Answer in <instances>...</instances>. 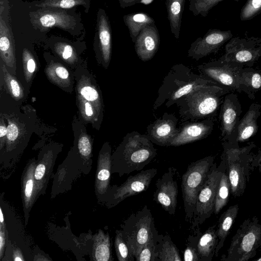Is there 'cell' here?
I'll list each match as a JSON object with an SVG mask.
<instances>
[{"label": "cell", "instance_id": "6da1fadb", "mask_svg": "<svg viewBox=\"0 0 261 261\" xmlns=\"http://www.w3.org/2000/svg\"><path fill=\"white\" fill-rule=\"evenodd\" d=\"M230 92L229 89L217 84L197 87L175 103L178 108L181 122L214 118L225 96Z\"/></svg>", "mask_w": 261, "mask_h": 261}, {"label": "cell", "instance_id": "7a4b0ae2", "mask_svg": "<svg viewBox=\"0 0 261 261\" xmlns=\"http://www.w3.org/2000/svg\"><path fill=\"white\" fill-rule=\"evenodd\" d=\"M157 155V149L147 135L128 133L113 157L112 168L120 176L142 170Z\"/></svg>", "mask_w": 261, "mask_h": 261}, {"label": "cell", "instance_id": "3957f363", "mask_svg": "<svg viewBox=\"0 0 261 261\" xmlns=\"http://www.w3.org/2000/svg\"><path fill=\"white\" fill-rule=\"evenodd\" d=\"M209 84L217 83L200 74H196L182 63L176 64L164 78L153 110H157L163 104L168 108L197 87Z\"/></svg>", "mask_w": 261, "mask_h": 261}, {"label": "cell", "instance_id": "277c9868", "mask_svg": "<svg viewBox=\"0 0 261 261\" xmlns=\"http://www.w3.org/2000/svg\"><path fill=\"white\" fill-rule=\"evenodd\" d=\"M222 146L223 150L221 159L226 165L231 195L234 198L239 197L244 194L247 183L249 181L252 172L251 164L254 155L252 150L256 146L251 142L241 147L237 141H223Z\"/></svg>", "mask_w": 261, "mask_h": 261}, {"label": "cell", "instance_id": "5b68a950", "mask_svg": "<svg viewBox=\"0 0 261 261\" xmlns=\"http://www.w3.org/2000/svg\"><path fill=\"white\" fill-rule=\"evenodd\" d=\"M261 248V224L255 216L245 219L231 239L222 261H248L254 257Z\"/></svg>", "mask_w": 261, "mask_h": 261}, {"label": "cell", "instance_id": "8992f818", "mask_svg": "<svg viewBox=\"0 0 261 261\" xmlns=\"http://www.w3.org/2000/svg\"><path fill=\"white\" fill-rule=\"evenodd\" d=\"M121 230L135 258L146 244L157 241L159 234L153 216L146 205L131 214L124 221Z\"/></svg>", "mask_w": 261, "mask_h": 261}, {"label": "cell", "instance_id": "52a82bcc", "mask_svg": "<svg viewBox=\"0 0 261 261\" xmlns=\"http://www.w3.org/2000/svg\"><path fill=\"white\" fill-rule=\"evenodd\" d=\"M215 157L208 155L191 163L181 177V188L186 220L191 222L197 195L203 186Z\"/></svg>", "mask_w": 261, "mask_h": 261}, {"label": "cell", "instance_id": "ba28073f", "mask_svg": "<svg viewBox=\"0 0 261 261\" xmlns=\"http://www.w3.org/2000/svg\"><path fill=\"white\" fill-rule=\"evenodd\" d=\"M224 166V162L222 159L218 166L216 163H214L197 195L193 216L190 222V228L194 232L200 229L199 225L214 213L216 191Z\"/></svg>", "mask_w": 261, "mask_h": 261}, {"label": "cell", "instance_id": "9c48e42d", "mask_svg": "<svg viewBox=\"0 0 261 261\" xmlns=\"http://www.w3.org/2000/svg\"><path fill=\"white\" fill-rule=\"evenodd\" d=\"M244 66L228 61L220 57L197 66L199 74L215 82L231 92H241L240 74Z\"/></svg>", "mask_w": 261, "mask_h": 261}, {"label": "cell", "instance_id": "30bf717a", "mask_svg": "<svg viewBox=\"0 0 261 261\" xmlns=\"http://www.w3.org/2000/svg\"><path fill=\"white\" fill-rule=\"evenodd\" d=\"M221 57L244 67H253L261 59V38L233 37L225 44Z\"/></svg>", "mask_w": 261, "mask_h": 261}, {"label": "cell", "instance_id": "8fae6325", "mask_svg": "<svg viewBox=\"0 0 261 261\" xmlns=\"http://www.w3.org/2000/svg\"><path fill=\"white\" fill-rule=\"evenodd\" d=\"M242 112L237 95L226 94L220 107L219 120L221 137L223 141H237V128Z\"/></svg>", "mask_w": 261, "mask_h": 261}, {"label": "cell", "instance_id": "7c38bea8", "mask_svg": "<svg viewBox=\"0 0 261 261\" xmlns=\"http://www.w3.org/2000/svg\"><path fill=\"white\" fill-rule=\"evenodd\" d=\"M233 37L230 30L210 29L203 37H199L191 44L188 56L198 61L218 51L220 48Z\"/></svg>", "mask_w": 261, "mask_h": 261}, {"label": "cell", "instance_id": "4fadbf2b", "mask_svg": "<svg viewBox=\"0 0 261 261\" xmlns=\"http://www.w3.org/2000/svg\"><path fill=\"white\" fill-rule=\"evenodd\" d=\"M176 171L175 169L170 167L158 178L153 195V200L171 215L175 214L177 203L178 185L174 178Z\"/></svg>", "mask_w": 261, "mask_h": 261}, {"label": "cell", "instance_id": "5bb4252c", "mask_svg": "<svg viewBox=\"0 0 261 261\" xmlns=\"http://www.w3.org/2000/svg\"><path fill=\"white\" fill-rule=\"evenodd\" d=\"M30 16L32 24L40 30L57 27L69 31L76 24L75 18L61 9L41 8L32 12Z\"/></svg>", "mask_w": 261, "mask_h": 261}, {"label": "cell", "instance_id": "9a60e30c", "mask_svg": "<svg viewBox=\"0 0 261 261\" xmlns=\"http://www.w3.org/2000/svg\"><path fill=\"white\" fill-rule=\"evenodd\" d=\"M157 172L156 168H151L128 176L124 182L116 187L111 204L116 205L127 198L146 191Z\"/></svg>", "mask_w": 261, "mask_h": 261}, {"label": "cell", "instance_id": "2e32d148", "mask_svg": "<svg viewBox=\"0 0 261 261\" xmlns=\"http://www.w3.org/2000/svg\"><path fill=\"white\" fill-rule=\"evenodd\" d=\"M178 120L174 114L165 112L147 127V136L154 144L170 146L178 132Z\"/></svg>", "mask_w": 261, "mask_h": 261}, {"label": "cell", "instance_id": "e0dca14e", "mask_svg": "<svg viewBox=\"0 0 261 261\" xmlns=\"http://www.w3.org/2000/svg\"><path fill=\"white\" fill-rule=\"evenodd\" d=\"M181 122L170 146H179L204 139L212 133L214 125V118Z\"/></svg>", "mask_w": 261, "mask_h": 261}, {"label": "cell", "instance_id": "ac0fdd59", "mask_svg": "<svg viewBox=\"0 0 261 261\" xmlns=\"http://www.w3.org/2000/svg\"><path fill=\"white\" fill-rule=\"evenodd\" d=\"M160 43V35L155 23L146 26L134 43L137 56L143 62L151 60L158 51Z\"/></svg>", "mask_w": 261, "mask_h": 261}, {"label": "cell", "instance_id": "d6986e66", "mask_svg": "<svg viewBox=\"0 0 261 261\" xmlns=\"http://www.w3.org/2000/svg\"><path fill=\"white\" fill-rule=\"evenodd\" d=\"M194 232L197 235L196 246L200 261H212L219 241L217 224L210 226L203 233L200 229Z\"/></svg>", "mask_w": 261, "mask_h": 261}, {"label": "cell", "instance_id": "ffe728a7", "mask_svg": "<svg viewBox=\"0 0 261 261\" xmlns=\"http://www.w3.org/2000/svg\"><path fill=\"white\" fill-rule=\"evenodd\" d=\"M261 106L253 103L240 120L237 128V141L238 143L245 142L254 136L257 132V119L260 116Z\"/></svg>", "mask_w": 261, "mask_h": 261}, {"label": "cell", "instance_id": "44dd1931", "mask_svg": "<svg viewBox=\"0 0 261 261\" xmlns=\"http://www.w3.org/2000/svg\"><path fill=\"white\" fill-rule=\"evenodd\" d=\"M239 208L238 204L229 206L222 214L218 220L217 224L219 241L215 251L216 257L218 256L219 251L223 247L225 241L230 232L231 227L237 217Z\"/></svg>", "mask_w": 261, "mask_h": 261}, {"label": "cell", "instance_id": "7402d4cb", "mask_svg": "<svg viewBox=\"0 0 261 261\" xmlns=\"http://www.w3.org/2000/svg\"><path fill=\"white\" fill-rule=\"evenodd\" d=\"M97 22L98 35L101 53L105 64H107L111 58L112 33L108 17L102 10L99 13Z\"/></svg>", "mask_w": 261, "mask_h": 261}, {"label": "cell", "instance_id": "603a6c76", "mask_svg": "<svg viewBox=\"0 0 261 261\" xmlns=\"http://www.w3.org/2000/svg\"><path fill=\"white\" fill-rule=\"evenodd\" d=\"M240 87L241 92L254 99L255 94L261 90L260 72L252 67H244L240 74Z\"/></svg>", "mask_w": 261, "mask_h": 261}, {"label": "cell", "instance_id": "cb8c5ba5", "mask_svg": "<svg viewBox=\"0 0 261 261\" xmlns=\"http://www.w3.org/2000/svg\"><path fill=\"white\" fill-rule=\"evenodd\" d=\"M186 0H166L165 5L170 29L174 37L178 39L182 13Z\"/></svg>", "mask_w": 261, "mask_h": 261}, {"label": "cell", "instance_id": "d4e9b609", "mask_svg": "<svg viewBox=\"0 0 261 261\" xmlns=\"http://www.w3.org/2000/svg\"><path fill=\"white\" fill-rule=\"evenodd\" d=\"M123 21L129 31L133 42L135 43L141 30L148 25L155 23L153 18L142 12L132 13L125 15Z\"/></svg>", "mask_w": 261, "mask_h": 261}, {"label": "cell", "instance_id": "484cf974", "mask_svg": "<svg viewBox=\"0 0 261 261\" xmlns=\"http://www.w3.org/2000/svg\"><path fill=\"white\" fill-rule=\"evenodd\" d=\"M156 249L158 253L157 261H181L178 248L168 235L159 234Z\"/></svg>", "mask_w": 261, "mask_h": 261}, {"label": "cell", "instance_id": "4316f807", "mask_svg": "<svg viewBox=\"0 0 261 261\" xmlns=\"http://www.w3.org/2000/svg\"><path fill=\"white\" fill-rule=\"evenodd\" d=\"M230 194H231L230 184L224 162V166L216 191L214 212L215 215L218 214L226 205L229 201Z\"/></svg>", "mask_w": 261, "mask_h": 261}, {"label": "cell", "instance_id": "83f0119b", "mask_svg": "<svg viewBox=\"0 0 261 261\" xmlns=\"http://www.w3.org/2000/svg\"><path fill=\"white\" fill-rule=\"evenodd\" d=\"M223 1L224 0H189V9L194 16L206 17L212 8Z\"/></svg>", "mask_w": 261, "mask_h": 261}, {"label": "cell", "instance_id": "f1b7e54d", "mask_svg": "<svg viewBox=\"0 0 261 261\" xmlns=\"http://www.w3.org/2000/svg\"><path fill=\"white\" fill-rule=\"evenodd\" d=\"M115 247L119 261H134L135 257L124 239L121 230H117Z\"/></svg>", "mask_w": 261, "mask_h": 261}, {"label": "cell", "instance_id": "f546056e", "mask_svg": "<svg viewBox=\"0 0 261 261\" xmlns=\"http://www.w3.org/2000/svg\"><path fill=\"white\" fill-rule=\"evenodd\" d=\"M12 37L10 30L5 22L1 18L0 21V49L5 58H11L13 55Z\"/></svg>", "mask_w": 261, "mask_h": 261}, {"label": "cell", "instance_id": "4dcf8cb0", "mask_svg": "<svg viewBox=\"0 0 261 261\" xmlns=\"http://www.w3.org/2000/svg\"><path fill=\"white\" fill-rule=\"evenodd\" d=\"M86 6L85 0H45L36 4L39 8H50L58 9H70L76 6Z\"/></svg>", "mask_w": 261, "mask_h": 261}, {"label": "cell", "instance_id": "1f68e13d", "mask_svg": "<svg viewBox=\"0 0 261 261\" xmlns=\"http://www.w3.org/2000/svg\"><path fill=\"white\" fill-rule=\"evenodd\" d=\"M261 13V0H247L240 12L241 21L252 19Z\"/></svg>", "mask_w": 261, "mask_h": 261}, {"label": "cell", "instance_id": "d6a6232c", "mask_svg": "<svg viewBox=\"0 0 261 261\" xmlns=\"http://www.w3.org/2000/svg\"><path fill=\"white\" fill-rule=\"evenodd\" d=\"M156 243L157 241H151L144 246L135 258V260L157 261Z\"/></svg>", "mask_w": 261, "mask_h": 261}, {"label": "cell", "instance_id": "836d02e7", "mask_svg": "<svg viewBox=\"0 0 261 261\" xmlns=\"http://www.w3.org/2000/svg\"><path fill=\"white\" fill-rule=\"evenodd\" d=\"M95 257L97 260L108 261L111 259L110 240L108 236L102 235L101 241L96 248Z\"/></svg>", "mask_w": 261, "mask_h": 261}, {"label": "cell", "instance_id": "e575fe53", "mask_svg": "<svg viewBox=\"0 0 261 261\" xmlns=\"http://www.w3.org/2000/svg\"><path fill=\"white\" fill-rule=\"evenodd\" d=\"M197 235L189 236L187 240V245L184 251V261H200L196 246Z\"/></svg>", "mask_w": 261, "mask_h": 261}, {"label": "cell", "instance_id": "d590c367", "mask_svg": "<svg viewBox=\"0 0 261 261\" xmlns=\"http://www.w3.org/2000/svg\"><path fill=\"white\" fill-rule=\"evenodd\" d=\"M81 94L86 100L90 101L96 100L98 98L97 91L90 86H85L81 90Z\"/></svg>", "mask_w": 261, "mask_h": 261}, {"label": "cell", "instance_id": "8d00e7d4", "mask_svg": "<svg viewBox=\"0 0 261 261\" xmlns=\"http://www.w3.org/2000/svg\"><path fill=\"white\" fill-rule=\"evenodd\" d=\"M79 149L81 154L84 156L89 155L91 151V147L89 139L86 137H81L78 144Z\"/></svg>", "mask_w": 261, "mask_h": 261}, {"label": "cell", "instance_id": "74e56055", "mask_svg": "<svg viewBox=\"0 0 261 261\" xmlns=\"http://www.w3.org/2000/svg\"><path fill=\"white\" fill-rule=\"evenodd\" d=\"M57 50L61 55L64 59L67 60L72 57L73 53V48L69 44L64 43H60L58 44Z\"/></svg>", "mask_w": 261, "mask_h": 261}, {"label": "cell", "instance_id": "f35d334b", "mask_svg": "<svg viewBox=\"0 0 261 261\" xmlns=\"http://www.w3.org/2000/svg\"><path fill=\"white\" fill-rule=\"evenodd\" d=\"M18 135V130L17 126L12 123L7 127V139L10 141H13L16 139Z\"/></svg>", "mask_w": 261, "mask_h": 261}, {"label": "cell", "instance_id": "ab89813d", "mask_svg": "<svg viewBox=\"0 0 261 261\" xmlns=\"http://www.w3.org/2000/svg\"><path fill=\"white\" fill-rule=\"evenodd\" d=\"M251 168L252 172L255 169H257L259 172H261V148L256 154H254Z\"/></svg>", "mask_w": 261, "mask_h": 261}, {"label": "cell", "instance_id": "60d3db41", "mask_svg": "<svg viewBox=\"0 0 261 261\" xmlns=\"http://www.w3.org/2000/svg\"><path fill=\"white\" fill-rule=\"evenodd\" d=\"M33 179L32 177L28 178L25 184L24 194L26 199L29 200L32 196L33 189Z\"/></svg>", "mask_w": 261, "mask_h": 261}, {"label": "cell", "instance_id": "b9f144b4", "mask_svg": "<svg viewBox=\"0 0 261 261\" xmlns=\"http://www.w3.org/2000/svg\"><path fill=\"white\" fill-rule=\"evenodd\" d=\"M45 172V167L43 164H39L34 172V177L36 180H40L43 177Z\"/></svg>", "mask_w": 261, "mask_h": 261}, {"label": "cell", "instance_id": "7bdbcfd3", "mask_svg": "<svg viewBox=\"0 0 261 261\" xmlns=\"http://www.w3.org/2000/svg\"><path fill=\"white\" fill-rule=\"evenodd\" d=\"M10 85L13 95L15 97H18L20 94V89L17 81L14 79H12L10 81Z\"/></svg>", "mask_w": 261, "mask_h": 261}, {"label": "cell", "instance_id": "ee69618b", "mask_svg": "<svg viewBox=\"0 0 261 261\" xmlns=\"http://www.w3.org/2000/svg\"><path fill=\"white\" fill-rule=\"evenodd\" d=\"M55 72L58 76L62 79H66L69 75L67 70L63 67H58Z\"/></svg>", "mask_w": 261, "mask_h": 261}, {"label": "cell", "instance_id": "f6af8a7d", "mask_svg": "<svg viewBox=\"0 0 261 261\" xmlns=\"http://www.w3.org/2000/svg\"><path fill=\"white\" fill-rule=\"evenodd\" d=\"M120 6L122 8H125L137 4L139 0H118Z\"/></svg>", "mask_w": 261, "mask_h": 261}, {"label": "cell", "instance_id": "bcb514c9", "mask_svg": "<svg viewBox=\"0 0 261 261\" xmlns=\"http://www.w3.org/2000/svg\"><path fill=\"white\" fill-rule=\"evenodd\" d=\"M27 67L28 70L30 72L32 73L34 71L36 68V64L34 60L33 59L30 58L28 60Z\"/></svg>", "mask_w": 261, "mask_h": 261}, {"label": "cell", "instance_id": "7dc6e473", "mask_svg": "<svg viewBox=\"0 0 261 261\" xmlns=\"http://www.w3.org/2000/svg\"><path fill=\"white\" fill-rule=\"evenodd\" d=\"M85 107L86 114L88 116H91L93 115V110L89 102H86Z\"/></svg>", "mask_w": 261, "mask_h": 261}, {"label": "cell", "instance_id": "c3c4849f", "mask_svg": "<svg viewBox=\"0 0 261 261\" xmlns=\"http://www.w3.org/2000/svg\"><path fill=\"white\" fill-rule=\"evenodd\" d=\"M5 245V234L3 233V231L1 230L0 234V249L1 253L2 255L3 248Z\"/></svg>", "mask_w": 261, "mask_h": 261}, {"label": "cell", "instance_id": "681fc988", "mask_svg": "<svg viewBox=\"0 0 261 261\" xmlns=\"http://www.w3.org/2000/svg\"><path fill=\"white\" fill-rule=\"evenodd\" d=\"M7 133V127H6L5 126L1 125L0 126V137H3Z\"/></svg>", "mask_w": 261, "mask_h": 261}, {"label": "cell", "instance_id": "f907efd6", "mask_svg": "<svg viewBox=\"0 0 261 261\" xmlns=\"http://www.w3.org/2000/svg\"><path fill=\"white\" fill-rule=\"evenodd\" d=\"M154 0H139L137 4H141L144 5H148L153 2Z\"/></svg>", "mask_w": 261, "mask_h": 261}, {"label": "cell", "instance_id": "816d5d0a", "mask_svg": "<svg viewBox=\"0 0 261 261\" xmlns=\"http://www.w3.org/2000/svg\"><path fill=\"white\" fill-rule=\"evenodd\" d=\"M0 220L1 224H2L4 222V218L3 212L1 208H0Z\"/></svg>", "mask_w": 261, "mask_h": 261}, {"label": "cell", "instance_id": "f5cc1de1", "mask_svg": "<svg viewBox=\"0 0 261 261\" xmlns=\"http://www.w3.org/2000/svg\"><path fill=\"white\" fill-rule=\"evenodd\" d=\"M23 260L22 259H21V258L19 257L18 256H17V257H15V258H14V260H16V261H17V260Z\"/></svg>", "mask_w": 261, "mask_h": 261}, {"label": "cell", "instance_id": "db71d44e", "mask_svg": "<svg viewBox=\"0 0 261 261\" xmlns=\"http://www.w3.org/2000/svg\"><path fill=\"white\" fill-rule=\"evenodd\" d=\"M253 260L261 261V256L260 257H259V258H258L253 259Z\"/></svg>", "mask_w": 261, "mask_h": 261}]
</instances>
